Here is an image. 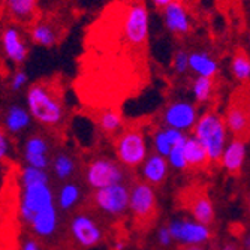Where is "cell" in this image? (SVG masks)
I'll list each match as a JSON object with an SVG mask.
<instances>
[{"label": "cell", "mask_w": 250, "mask_h": 250, "mask_svg": "<svg viewBox=\"0 0 250 250\" xmlns=\"http://www.w3.org/2000/svg\"><path fill=\"white\" fill-rule=\"evenodd\" d=\"M172 66L177 74H186L189 71V53L185 50H178L174 56Z\"/></svg>", "instance_id": "31"}, {"label": "cell", "mask_w": 250, "mask_h": 250, "mask_svg": "<svg viewBox=\"0 0 250 250\" xmlns=\"http://www.w3.org/2000/svg\"><path fill=\"white\" fill-rule=\"evenodd\" d=\"M50 141L41 133H32L24 143V156H50Z\"/></svg>", "instance_id": "27"}, {"label": "cell", "mask_w": 250, "mask_h": 250, "mask_svg": "<svg viewBox=\"0 0 250 250\" xmlns=\"http://www.w3.org/2000/svg\"><path fill=\"white\" fill-rule=\"evenodd\" d=\"M3 9L14 24L35 22L38 0H3Z\"/></svg>", "instance_id": "17"}, {"label": "cell", "mask_w": 250, "mask_h": 250, "mask_svg": "<svg viewBox=\"0 0 250 250\" xmlns=\"http://www.w3.org/2000/svg\"><path fill=\"white\" fill-rule=\"evenodd\" d=\"M157 241L162 247H168L171 243H172V237H171V232L168 229V226H162V228H159L157 231Z\"/></svg>", "instance_id": "34"}, {"label": "cell", "mask_w": 250, "mask_h": 250, "mask_svg": "<svg viewBox=\"0 0 250 250\" xmlns=\"http://www.w3.org/2000/svg\"><path fill=\"white\" fill-rule=\"evenodd\" d=\"M81 196L83 190L78 183H75V181H64L56 193V206L59 210L71 211L78 206Z\"/></svg>", "instance_id": "24"}, {"label": "cell", "mask_w": 250, "mask_h": 250, "mask_svg": "<svg viewBox=\"0 0 250 250\" xmlns=\"http://www.w3.org/2000/svg\"><path fill=\"white\" fill-rule=\"evenodd\" d=\"M244 159H246V144L238 140H232L225 147V150L220 156L223 168L231 175H235V177L240 175V172L243 169Z\"/></svg>", "instance_id": "20"}, {"label": "cell", "mask_w": 250, "mask_h": 250, "mask_svg": "<svg viewBox=\"0 0 250 250\" xmlns=\"http://www.w3.org/2000/svg\"><path fill=\"white\" fill-rule=\"evenodd\" d=\"M20 216L27 223L35 214L56 206V193L47 171L26 167L20 175Z\"/></svg>", "instance_id": "2"}, {"label": "cell", "mask_w": 250, "mask_h": 250, "mask_svg": "<svg viewBox=\"0 0 250 250\" xmlns=\"http://www.w3.org/2000/svg\"><path fill=\"white\" fill-rule=\"evenodd\" d=\"M50 168H51L53 175L59 181H63L64 183V181H69L77 172V161L72 154L66 151H59L56 153L54 157H51Z\"/></svg>", "instance_id": "25"}, {"label": "cell", "mask_w": 250, "mask_h": 250, "mask_svg": "<svg viewBox=\"0 0 250 250\" xmlns=\"http://www.w3.org/2000/svg\"><path fill=\"white\" fill-rule=\"evenodd\" d=\"M0 43H2V50L5 56L14 64H22L26 62L29 47L24 36H22L21 29L17 24H8L3 27L2 36H0Z\"/></svg>", "instance_id": "13"}, {"label": "cell", "mask_w": 250, "mask_h": 250, "mask_svg": "<svg viewBox=\"0 0 250 250\" xmlns=\"http://www.w3.org/2000/svg\"><path fill=\"white\" fill-rule=\"evenodd\" d=\"M231 72L240 83L250 80V54L244 50H237L231 60Z\"/></svg>", "instance_id": "26"}, {"label": "cell", "mask_w": 250, "mask_h": 250, "mask_svg": "<svg viewBox=\"0 0 250 250\" xmlns=\"http://www.w3.org/2000/svg\"><path fill=\"white\" fill-rule=\"evenodd\" d=\"M130 183H119L109 188L93 190L92 204L108 217H122L129 210Z\"/></svg>", "instance_id": "8"}, {"label": "cell", "mask_w": 250, "mask_h": 250, "mask_svg": "<svg viewBox=\"0 0 250 250\" xmlns=\"http://www.w3.org/2000/svg\"><path fill=\"white\" fill-rule=\"evenodd\" d=\"M186 141V140H185ZM183 143H180L177 146H174L167 157V161H168V165H171L172 168L178 169V171H185L188 169L186 168V161H185V154H183Z\"/></svg>", "instance_id": "30"}, {"label": "cell", "mask_w": 250, "mask_h": 250, "mask_svg": "<svg viewBox=\"0 0 250 250\" xmlns=\"http://www.w3.org/2000/svg\"><path fill=\"white\" fill-rule=\"evenodd\" d=\"M162 14H164L165 26L171 33L183 36L190 32V27H192L190 15L186 6L181 2H178V0H174L172 3L165 6Z\"/></svg>", "instance_id": "14"}, {"label": "cell", "mask_w": 250, "mask_h": 250, "mask_svg": "<svg viewBox=\"0 0 250 250\" xmlns=\"http://www.w3.org/2000/svg\"><path fill=\"white\" fill-rule=\"evenodd\" d=\"M225 126L234 140L247 143L250 140V90L240 87L231 95L225 111Z\"/></svg>", "instance_id": "6"}, {"label": "cell", "mask_w": 250, "mask_h": 250, "mask_svg": "<svg viewBox=\"0 0 250 250\" xmlns=\"http://www.w3.org/2000/svg\"><path fill=\"white\" fill-rule=\"evenodd\" d=\"M178 206L201 225L208 226L214 222V207L206 188L192 185L183 189L180 192Z\"/></svg>", "instance_id": "9"}, {"label": "cell", "mask_w": 250, "mask_h": 250, "mask_svg": "<svg viewBox=\"0 0 250 250\" xmlns=\"http://www.w3.org/2000/svg\"><path fill=\"white\" fill-rule=\"evenodd\" d=\"M11 151V140L5 129L0 126V162H3Z\"/></svg>", "instance_id": "33"}, {"label": "cell", "mask_w": 250, "mask_h": 250, "mask_svg": "<svg viewBox=\"0 0 250 250\" xmlns=\"http://www.w3.org/2000/svg\"><path fill=\"white\" fill-rule=\"evenodd\" d=\"M29 229L36 238L47 240L51 238L57 229H59V208L57 206H53L47 210H43L38 214H35L27 223Z\"/></svg>", "instance_id": "16"}, {"label": "cell", "mask_w": 250, "mask_h": 250, "mask_svg": "<svg viewBox=\"0 0 250 250\" xmlns=\"http://www.w3.org/2000/svg\"><path fill=\"white\" fill-rule=\"evenodd\" d=\"M222 250H237V249H235V247H234L232 244H226V246H225V247H223Z\"/></svg>", "instance_id": "38"}, {"label": "cell", "mask_w": 250, "mask_h": 250, "mask_svg": "<svg viewBox=\"0 0 250 250\" xmlns=\"http://www.w3.org/2000/svg\"><path fill=\"white\" fill-rule=\"evenodd\" d=\"M198 120V111L196 106L188 101H175L171 102L162 114V122L165 127L175 129L183 132L193 129Z\"/></svg>", "instance_id": "12"}, {"label": "cell", "mask_w": 250, "mask_h": 250, "mask_svg": "<svg viewBox=\"0 0 250 250\" xmlns=\"http://www.w3.org/2000/svg\"><path fill=\"white\" fill-rule=\"evenodd\" d=\"M151 141H153V148H154V153H156V154H161V156H164V157H168V154H169L172 146H171V143H169V138H168V135H167L165 127L156 130V132L153 133Z\"/></svg>", "instance_id": "29"}, {"label": "cell", "mask_w": 250, "mask_h": 250, "mask_svg": "<svg viewBox=\"0 0 250 250\" xmlns=\"http://www.w3.org/2000/svg\"><path fill=\"white\" fill-rule=\"evenodd\" d=\"M116 161L125 169H136L148 156V147L144 130L136 126L123 127L114 138Z\"/></svg>", "instance_id": "4"}, {"label": "cell", "mask_w": 250, "mask_h": 250, "mask_svg": "<svg viewBox=\"0 0 250 250\" xmlns=\"http://www.w3.org/2000/svg\"><path fill=\"white\" fill-rule=\"evenodd\" d=\"M193 98L198 104H206L210 101L214 92V81L213 78H204V77H196L192 85Z\"/></svg>", "instance_id": "28"}, {"label": "cell", "mask_w": 250, "mask_h": 250, "mask_svg": "<svg viewBox=\"0 0 250 250\" xmlns=\"http://www.w3.org/2000/svg\"><path fill=\"white\" fill-rule=\"evenodd\" d=\"M141 169V180L144 183L150 185L151 188H157L165 183V180L168 177L169 165L167 157L151 153L146 157V161L140 167Z\"/></svg>", "instance_id": "15"}, {"label": "cell", "mask_w": 250, "mask_h": 250, "mask_svg": "<svg viewBox=\"0 0 250 250\" xmlns=\"http://www.w3.org/2000/svg\"><path fill=\"white\" fill-rule=\"evenodd\" d=\"M181 250H206V249L201 246H185Z\"/></svg>", "instance_id": "37"}, {"label": "cell", "mask_w": 250, "mask_h": 250, "mask_svg": "<svg viewBox=\"0 0 250 250\" xmlns=\"http://www.w3.org/2000/svg\"><path fill=\"white\" fill-rule=\"evenodd\" d=\"M247 43H249V51H250V32H249V38H247Z\"/></svg>", "instance_id": "40"}, {"label": "cell", "mask_w": 250, "mask_h": 250, "mask_svg": "<svg viewBox=\"0 0 250 250\" xmlns=\"http://www.w3.org/2000/svg\"><path fill=\"white\" fill-rule=\"evenodd\" d=\"M125 249H126V241L122 238H119L112 243V250H125Z\"/></svg>", "instance_id": "36"}, {"label": "cell", "mask_w": 250, "mask_h": 250, "mask_svg": "<svg viewBox=\"0 0 250 250\" xmlns=\"http://www.w3.org/2000/svg\"><path fill=\"white\" fill-rule=\"evenodd\" d=\"M96 123L99 130L105 136H116L123 130V116L116 108H105L96 116Z\"/></svg>", "instance_id": "23"}, {"label": "cell", "mask_w": 250, "mask_h": 250, "mask_svg": "<svg viewBox=\"0 0 250 250\" xmlns=\"http://www.w3.org/2000/svg\"><path fill=\"white\" fill-rule=\"evenodd\" d=\"M249 246H250V244H249Z\"/></svg>", "instance_id": "41"}, {"label": "cell", "mask_w": 250, "mask_h": 250, "mask_svg": "<svg viewBox=\"0 0 250 250\" xmlns=\"http://www.w3.org/2000/svg\"><path fill=\"white\" fill-rule=\"evenodd\" d=\"M2 9H3V0H0V14H2Z\"/></svg>", "instance_id": "39"}, {"label": "cell", "mask_w": 250, "mask_h": 250, "mask_svg": "<svg viewBox=\"0 0 250 250\" xmlns=\"http://www.w3.org/2000/svg\"><path fill=\"white\" fill-rule=\"evenodd\" d=\"M21 250H42V244L36 237H30L22 241Z\"/></svg>", "instance_id": "35"}, {"label": "cell", "mask_w": 250, "mask_h": 250, "mask_svg": "<svg viewBox=\"0 0 250 250\" xmlns=\"http://www.w3.org/2000/svg\"><path fill=\"white\" fill-rule=\"evenodd\" d=\"M168 229L171 232L172 241L175 240L183 246H201L202 243L208 241L211 237L208 226L189 219L172 220L168 225Z\"/></svg>", "instance_id": "11"}, {"label": "cell", "mask_w": 250, "mask_h": 250, "mask_svg": "<svg viewBox=\"0 0 250 250\" xmlns=\"http://www.w3.org/2000/svg\"><path fill=\"white\" fill-rule=\"evenodd\" d=\"M32 125V117L29 114L27 108L21 105H11L5 116H3V129L6 133L11 135H18L21 132H24L30 127Z\"/></svg>", "instance_id": "19"}, {"label": "cell", "mask_w": 250, "mask_h": 250, "mask_svg": "<svg viewBox=\"0 0 250 250\" xmlns=\"http://www.w3.org/2000/svg\"><path fill=\"white\" fill-rule=\"evenodd\" d=\"M193 136L207 150L211 162L220 161L226 147V126L223 117L216 111H206L193 126Z\"/></svg>", "instance_id": "3"}, {"label": "cell", "mask_w": 250, "mask_h": 250, "mask_svg": "<svg viewBox=\"0 0 250 250\" xmlns=\"http://www.w3.org/2000/svg\"><path fill=\"white\" fill-rule=\"evenodd\" d=\"M183 154L186 161V168L192 171H206L213 162L208 157L207 150L195 138V136H186L183 144Z\"/></svg>", "instance_id": "18"}, {"label": "cell", "mask_w": 250, "mask_h": 250, "mask_svg": "<svg viewBox=\"0 0 250 250\" xmlns=\"http://www.w3.org/2000/svg\"><path fill=\"white\" fill-rule=\"evenodd\" d=\"M189 69L196 77L213 78L219 72L217 62L206 51H193L189 54Z\"/></svg>", "instance_id": "22"}, {"label": "cell", "mask_w": 250, "mask_h": 250, "mask_svg": "<svg viewBox=\"0 0 250 250\" xmlns=\"http://www.w3.org/2000/svg\"><path fill=\"white\" fill-rule=\"evenodd\" d=\"M127 211L138 228L148 229L153 226L157 220V198L154 188L144 183L143 180L132 181Z\"/></svg>", "instance_id": "5"}, {"label": "cell", "mask_w": 250, "mask_h": 250, "mask_svg": "<svg viewBox=\"0 0 250 250\" xmlns=\"http://www.w3.org/2000/svg\"><path fill=\"white\" fill-rule=\"evenodd\" d=\"M84 180L92 190H99L112 185L125 183L126 169L114 159L98 156L87 162L84 168Z\"/></svg>", "instance_id": "7"}, {"label": "cell", "mask_w": 250, "mask_h": 250, "mask_svg": "<svg viewBox=\"0 0 250 250\" xmlns=\"http://www.w3.org/2000/svg\"><path fill=\"white\" fill-rule=\"evenodd\" d=\"M69 234L83 249H92L102 243L104 229L101 223L88 213H77L69 222Z\"/></svg>", "instance_id": "10"}, {"label": "cell", "mask_w": 250, "mask_h": 250, "mask_svg": "<svg viewBox=\"0 0 250 250\" xmlns=\"http://www.w3.org/2000/svg\"><path fill=\"white\" fill-rule=\"evenodd\" d=\"M26 108L32 120L47 129H59L66 120V105L62 87L50 80L36 81L29 85Z\"/></svg>", "instance_id": "1"}, {"label": "cell", "mask_w": 250, "mask_h": 250, "mask_svg": "<svg viewBox=\"0 0 250 250\" xmlns=\"http://www.w3.org/2000/svg\"><path fill=\"white\" fill-rule=\"evenodd\" d=\"M29 83V77L26 74V71L22 69H17L12 77H11V83H9V87L12 92H20V90H22L26 87V84Z\"/></svg>", "instance_id": "32"}, {"label": "cell", "mask_w": 250, "mask_h": 250, "mask_svg": "<svg viewBox=\"0 0 250 250\" xmlns=\"http://www.w3.org/2000/svg\"><path fill=\"white\" fill-rule=\"evenodd\" d=\"M29 36L33 43L43 48H53L59 42V32L48 21H35L30 26Z\"/></svg>", "instance_id": "21"}]
</instances>
